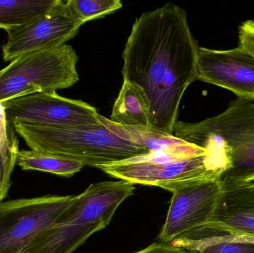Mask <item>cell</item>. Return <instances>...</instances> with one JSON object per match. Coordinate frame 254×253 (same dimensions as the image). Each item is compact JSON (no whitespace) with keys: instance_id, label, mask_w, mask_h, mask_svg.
<instances>
[{"instance_id":"obj_21","label":"cell","mask_w":254,"mask_h":253,"mask_svg":"<svg viewBox=\"0 0 254 253\" xmlns=\"http://www.w3.org/2000/svg\"><path fill=\"white\" fill-rule=\"evenodd\" d=\"M254 56V19L243 22L239 28V46Z\"/></svg>"},{"instance_id":"obj_13","label":"cell","mask_w":254,"mask_h":253,"mask_svg":"<svg viewBox=\"0 0 254 253\" xmlns=\"http://www.w3.org/2000/svg\"><path fill=\"white\" fill-rule=\"evenodd\" d=\"M170 244L185 253H254V239L207 224L181 235Z\"/></svg>"},{"instance_id":"obj_6","label":"cell","mask_w":254,"mask_h":253,"mask_svg":"<svg viewBox=\"0 0 254 253\" xmlns=\"http://www.w3.org/2000/svg\"><path fill=\"white\" fill-rule=\"evenodd\" d=\"M206 150L204 154L170 161L143 163L130 158L98 169L121 181L154 186L172 193L179 186L187 183L220 179L228 168L226 159L219 151Z\"/></svg>"},{"instance_id":"obj_22","label":"cell","mask_w":254,"mask_h":253,"mask_svg":"<svg viewBox=\"0 0 254 253\" xmlns=\"http://www.w3.org/2000/svg\"><path fill=\"white\" fill-rule=\"evenodd\" d=\"M134 253H185L183 250L173 246L171 244L158 242L149 245L142 251Z\"/></svg>"},{"instance_id":"obj_15","label":"cell","mask_w":254,"mask_h":253,"mask_svg":"<svg viewBox=\"0 0 254 253\" xmlns=\"http://www.w3.org/2000/svg\"><path fill=\"white\" fill-rule=\"evenodd\" d=\"M17 165L24 171H38L68 178L85 166L83 163L69 157L31 150H19Z\"/></svg>"},{"instance_id":"obj_7","label":"cell","mask_w":254,"mask_h":253,"mask_svg":"<svg viewBox=\"0 0 254 253\" xmlns=\"http://www.w3.org/2000/svg\"><path fill=\"white\" fill-rule=\"evenodd\" d=\"M76 196L0 202V253H22L71 204Z\"/></svg>"},{"instance_id":"obj_9","label":"cell","mask_w":254,"mask_h":253,"mask_svg":"<svg viewBox=\"0 0 254 253\" xmlns=\"http://www.w3.org/2000/svg\"><path fill=\"white\" fill-rule=\"evenodd\" d=\"M83 24L70 13L66 1L58 0L40 17L5 31L7 41L1 46L3 60L10 62L22 55L65 44L77 35Z\"/></svg>"},{"instance_id":"obj_20","label":"cell","mask_w":254,"mask_h":253,"mask_svg":"<svg viewBox=\"0 0 254 253\" xmlns=\"http://www.w3.org/2000/svg\"><path fill=\"white\" fill-rule=\"evenodd\" d=\"M17 164V157H7L0 151V202L7 198L11 186V175L15 166Z\"/></svg>"},{"instance_id":"obj_11","label":"cell","mask_w":254,"mask_h":253,"mask_svg":"<svg viewBox=\"0 0 254 253\" xmlns=\"http://www.w3.org/2000/svg\"><path fill=\"white\" fill-rule=\"evenodd\" d=\"M198 80L254 101V56L237 46L229 50L198 47Z\"/></svg>"},{"instance_id":"obj_17","label":"cell","mask_w":254,"mask_h":253,"mask_svg":"<svg viewBox=\"0 0 254 253\" xmlns=\"http://www.w3.org/2000/svg\"><path fill=\"white\" fill-rule=\"evenodd\" d=\"M98 117L101 123L113 130L116 135L126 141L140 146L149 152L165 150L183 142L174 135L161 133L153 129H137L122 126L113 123L110 119L101 114H98Z\"/></svg>"},{"instance_id":"obj_12","label":"cell","mask_w":254,"mask_h":253,"mask_svg":"<svg viewBox=\"0 0 254 253\" xmlns=\"http://www.w3.org/2000/svg\"><path fill=\"white\" fill-rule=\"evenodd\" d=\"M207 225L254 239V182L222 188Z\"/></svg>"},{"instance_id":"obj_2","label":"cell","mask_w":254,"mask_h":253,"mask_svg":"<svg viewBox=\"0 0 254 253\" xmlns=\"http://www.w3.org/2000/svg\"><path fill=\"white\" fill-rule=\"evenodd\" d=\"M173 135L203 149L222 153L228 168L222 188L254 182V104L237 98L223 112L198 123L178 121Z\"/></svg>"},{"instance_id":"obj_16","label":"cell","mask_w":254,"mask_h":253,"mask_svg":"<svg viewBox=\"0 0 254 253\" xmlns=\"http://www.w3.org/2000/svg\"><path fill=\"white\" fill-rule=\"evenodd\" d=\"M58 0H0V28L22 26L47 13Z\"/></svg>"},{"instance_id":"obj_3","label":"cell","mask_w":254,"mask_h":253,"mask_svg":"<svg viewBox=\"0 0 254 253\" xmlns=\"http://www.w3.org/2000/svg\"><path fill=\"white\" fill-rule=\"evenodd\" d=\"M134 189V184L121 180L91 184L22 253H74L92 235L110 224Z\"/></svg>"},{"instance_id":"obj_1","label":"cell","mask_w":254,"mask_h":253,"mask_svg":"<svg viewBox=\"0 0 254 253\" xmlns=\"http://www.w3.org/2000/svg\"><path fill=\"white\" fill-rule=\"evenodd\" d=\"M198 49L187 12L176 4L134 21L122 54V75L146 94L153 130L173 135L182 97L198 80Z\"/></svg>"},{"instance_id":"obj_18","label":"cell","mask_w":254,"mask_h":253,"mask_svg":"<svg viewBox=\"0 0 254 253\" xmlns=\"http://www.w3.org/2000/svg\"><path fill=\"white\" fill-rule=\"evenodd\" d=\"M66 4L71 15L84 24L115 13L123 7L120 0H68Z\"/></svg>"},{"instance_id":"obj_14","label":"cell","mask_w":254,"mask_h":253,"mask_svg":"<svg viewBox=\"0 0 254 253\" xmlns=\"http://www.w3.org/2000/svg\"><path fill=\"white\" fill-rule=\"evenodd\" d=\"M149 111L150 105L143 89L134 83L124 81L110 120L124 126L152 129Z\"/></svg>"},{"instance_id":"obj_8","label":"cell","mask_w":254,"mask_h":253,"mask_svg":"<svg viewBox=\"0 0 254 253\" xmlns=\"http://www.w3.org/2000/svg\"><path fill=\"white\" fill-rule=\"evenodd\" d=\"M2 105L10 124L70 127L101 123L95 107L56 92L31 94L9 100Z\"/></svg>"},{"instance_id":"obj_19","label":"cell","mask_w":254,"mask_h":253,"mask_svg":"<svg viewBox=\"0 0 254 253\" xmlns=\"http://www.w3.org/2000/svg\"><path fill=\"white\" fill-rule=\"evenodd\" d=\"M11 127L6 117L2 102L0 101V151L5 157H17L19 140L11 132Z\"/></svg>"},{"instance_id":"obj_4","label":"cell","mask_w":254,"mask_h":253,"mask_svg":"<svg viewBox=\"0 0 254 253\" xmlns=\"http://www.w3.org/2000/svg\"><path fill=\"white\" fill-rule=\"evenodd\" d=\"M10 125L31 150L69 157L85 166L98 168L149 152L121 138L101 122L70 127Z\"/></svg>"},{"instance_id":"obj_5","label":"cell","mask_w":254,"mask_h":253,"mask_svg":"<svg viewBox=\"0 0 254 253\" xmlns=\"http://www.w3.org/2000/svg\"><path fill=\"white\" fill-rule=\"evenodd\" d=\"M77 61L75 51L66 43L16 58L0 70V101L71 87L80 79Z\"/></svg>"},{"instance_id":"obj_10","label":"cell","mask_w":254,"mask_h":253,"mask_svg":"<svg viewBox=\"0 0 254 253\" xmlns=\"http://www.w3.org/2000/svg\"><path fill=\"white\" fill-rule=\"evenodd\" d=\"M220 179L200 180L179 186L171 202L158 241L170 244L181 235L207 224L222 192Z\"/></svg>"}]
</instances>
